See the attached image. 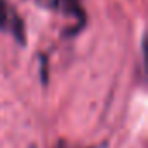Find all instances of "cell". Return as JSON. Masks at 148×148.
Segmentation results:
<instances>
[{"instance_id": "cell-1", "label": "cell", "mask_w": 148, "mask_h": 148, "mask_svg": "<svg viewBox=\"0 0 148 148\" xmlns=\"http://www.w3.org/2000/svg\"><path fill=\"white\" fill-rule=\"evenodd\" d=\"M0 30L11 33L21 45L26 44V33H25V23L18 11L7 2L0 0Z\"/></svg>"}, {"instance_id": "cell-2", "label": "cell", "mask_w": 148, "mask_h": 148, "mask_svg": "<svg viewBox=\"0 0 148 148\" xmlns=\"http://www.w3.org/2000/svg\"><path fill=\"white\" fill-rule=\"evenodd\" d=\"M54 4L66 16L75 18V21H77V32H80L84 28V25H86V12L82 9L80 0H56Z\"/></svg>"}]
</instances>
